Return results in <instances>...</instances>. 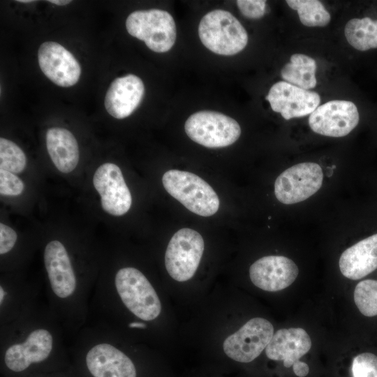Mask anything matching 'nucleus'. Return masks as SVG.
Segmentation results:
<instances>
[{
	"label": "nucleus",
	"instance_id": "nucleus-21",
	"mask_svg": "<svg viewBox=\"0 0 377 377\" xmlns=\"http://www.w3.org/2000/svg\"><path fill=\"white\" fill-rule=\"evenodd\" d=\"M344 34L348 44L358 52L377 50V17L365 15L349 20Z\"/></svg>",
	"mask_w": 377,
	"mask_h": 377
},
{
	"label": "nucleus",
	"instance_id": "nucleus-3",
	"mask_svg": "<svg viewBox=\"0 0 377 377\" xmlns=\"http://www.w3.org/2000/svg\"><path fill=\"white\" fill-rule=\"evenodd\" d=\"M115 287L126 308L137 317L149 321L156 318L161 304L154 288L138 269L124 267L116 274Z\"/></svg>",
	"mask_w": 377,
	"mask_h": 377
},
{
	"label": "nucleus",
	"instance_id": "nucleus-19",
	"mask_svg": "<svg viewBox=\"0 0 377 377\" xmlns=\"http://www.w3.org/2000/svg\"><path fill=\"white\" fill-rule=\"evenodd\" d=\"M339 264L342 274L352 280L362 279L377 269V233L346 249Z\"/></svg>",
	"mask_w": 377,
	"mask_h": 377
},
{
	"label": "nucleus",
	"instance_id": "nucleus-22",
	"mask_svg": "<svg viewBox=\"0 0 377 377\" xmlns=\"http://www.w3.org/2000/svg\"><path fill=\"white\" fill-rule=\"evenodd\" d=\"M317 65L316 61L304 54L291 55L290 61L281 70V76L285 82L304 89L309 90L316 86Z\"/></svg>",
	"mask_w": 377,
	"mask_h": 377
},
{
	"label": "nucleus",
	"instance_id": "nucleus-2",
	"mask_svg": "<svg viewBox=\"0 0 377 377\" xmlns=\"http://www.w3.org/2000/svg\"><path fill=\"white\" fill-rule=\"evenodd\" d=\"M162 182L171 196L199 216H212L219 208V198L214 190L192 172L170 170L163 175Z\"/></svg>",
	"mask_w": 377,
	"mask_h": 377
},
{
	"label": "nucleus",
	"instance_id": "nucleus-9",
	"mask_svg": "<svg viewBox=\"0 0 377 377\" xmlns=\"http://www.w3.org/2000/svg\"><path fill=\"white\" fill-rule=\"evenodd\" d=\"M360 114L352 101L333 100L319 105L309 117V125L316 133L333 138L349 134L359 124Z\"/></svg>",
	"mask_w": 377,
	"mask_h": 377
},
{
	"label": "nucleus",
	"instance_id": "nucleus-16",
	"mask_svg": "<svg viewBox=\"0 0 377 377\" xmlns=\"http://www.w3.org/2000/svg\"><path fill=\"white\" fill-rule=\"evenodd\" d=\"M86 363L94 377H136L131 360L109 343L92 347L87 354Z\"/></svg>",
	"mask_w": 377,
	"mask_h": 377
},
{
	"label": "nucleus",
	"instance_id": "nucleus-6",
	"mask_svg": "<svg viewBox=\"0 0 377 377\" xmlns=\"http://www.w3.org/2000/svg\"><path fill=\"white\" fill-rule=\"evenodd\" d=\"M205 248L204 240L197 231L184 228L170 239L165 253V265L169 275L182 282L195 274Z\"/></svg>",
	"mask_w": 377,
	"mask_h": 377
},
{
	"label": "nucleus",
	"instance_id": "nucleus-26",
	"mask_svg": "<svg viewBox=\"0 0 377 377\" xmlns=\"http://www.w3.org/2000/svg\"><path fill=\"white\" fill-rule=\"evenodd\" d=\"M353 377H377V356L363 353L355 356L352 362Z\"/></svg>",
	"mask_w": 377,
	"mask_h": 377
},
{
	"label": "nucleus",
	"instance_id": "nucleus-29",
	"mask_svg": "<svg viewBox=\"0 0 377 377\" xmlns=\"http://www.w3.org/2000/svg\"><path fill=\"white\" fill-rule=\"evenodd\" d=\"M17 235L10 227L0 223V253L1 255L9 252L14 246Z\"/></svg>",
	"mask_w": 377,
	"mask_h": 377
},
{
	"label": "nucleus",
	"instance_id": "nucleus-28",
	"mask_svg": "<svg viewBox=\"0 0 377 377\" xmlns=\"http://www.w3.org/2000/svg\"><path fill=\"white\" fill-rule=\"evenodd\" d=\"M236 3L241 13L249 19L261 18L266 12V1L238 0Z\"/></svg>",
	"mask_w": 377,
	"mask_h": 377
},
{
	"label": "nucleus",
	"instance_id": "nucleus-20",
	"mask_svg": "<svg viewBox=\"0 0 377 377\" xmlns=\"http://www.w3.org/2000/svg\"><path fill=\"white\" fill-rule=\"evenodd\" d=\"M46 146L55 167L63 173L72 172L79 162L77 142L68 130L54 127L46 132Z\"/></svg>",
	"mask_w": 377,
	"mask_h": 377
},
{
	"label": "nucleus",
	"instance_id": "nucleus-13",
	"mask_svg": "<svg viewBox=\"0 0 377 377\" xmlns=\"http://www.w3.org/2000/svg\"><path fill=\"white\" fill-rule=\"evenodd\" d=\"M298 273L296 264L283 256H264L254 262L249 268L252 283L258 288L269 292L286 288L295 281Z\"/></svg>",
	"mask_w": 377,
	"mask_h": 377
},
{
	"label": "nucleus",
	"instance_id": "nucleus-15",
	"mask_svg": "<svg viewBox=\"0 0 377 377\" xmlns=\"http://www.w3.org/2000/svg\"><path fill=\"white\" fill-rule=\"evenodd\" d=\"M52 343L53 339L49 331L45 329L35 330L23 343L8 347L4 356L5 364L15 372L22 371L31 364L47 358L52 349Z\"/></svg>",
	"mask_w": 377,
	"mask_h": 377
},
{
	"label": "nucleus",
	"instance_id": "nucleus-4",
	"mask_svg": "<svg viewBox=\"0 0 377 377\" xmlns=\"http://www.w3.org/2000/svg\"><path fill=\"white\" fill-rule=\"evenodd\" d=\"M128 33L143 40L151 50L163 53L169 51L176 40V25L172 16L160 9L136 10L126 20Z\"/></svg>",
	"mask_w": 377,
	"mask_h": 377
},
{
	"label": "nucleus",
	"instance_id": "nucleus-27",
	"mask_svg": "<svg viewBox=\"0 0 377 377\" xmlns=\"http://www.w3.org/2000/svg\"><path fill=\"white\" fill-rule=\"evenodd\" d=\"M24 184L14 173L0 169V193L15 196L22 193Z\"/></svg>",
	"mask_w": 377,
	"mask_h": 377
},
{
	"label": "nucleus",
	"instance_id": "nucleus-12",
	"mask_svg": "<svg viewBox=\"0 0 377 377\" xmlns=\"http://www.w3.org/2000/svg\"><path fill=\"white\" fill-rule=\"evenodd\" d=\"M38 61L44 75L58 86L71 87L80 79L79 62L71 52L56 42L47 41L40 45Z\"/></svg>",
	"mask_w": 377,
	"mask_h": 377
},
{
	"label": "nucleus",
	"instance_id": "nucleus-1",
	"mask_svg": "<svg viewBox=\"0 0 377 377\" xmlns=\"http://www.w3.org/2000/svg\"><path fill=\"white\" fill-rule=\"evenodd\" d=\"M202 43L217 54L234 55L244 49L248 34L239 21L230 12L216 9L203 16L198 26Z\"/></svg>",
	"mask_w": 377,
	"mask_h": 377
},
{
	"label": "nucleus",
	"instance_id": "nucleus-14",
	"mask_svg": "<svg viewBox=\"0 0 377 377\" xmlns=\"http://www.w3.org/2000/svg\"><path fill=\"white\" fill-rule=\"evenodd\" d=\"M145 94L142 80L133 74L114 79L105 97L107 112L116 119L131 115L141 103Z\"/></svg>",
	"mask_w": 377,
	"mask_h": 377
},
{
	"label": "nucleus",
	"instance_id": "nucleus-31",
	"mask_svg": "<svg viewBox=\"0 0 377 377\" xmlns=\"http://www.w3.org/2000/svg\"><path fill=\"white\" fill-rule=\"evenodd\" d=\"M128 326H129V327H131V328H142V329H145V328L147 327V325L145 323H140V322L131 323H129Z\"/></svg>",
	"mask_w": 377,
	"mask_h": 377
},
{
	"label": "nucleus",
	"instance_id": "nucleus-32",
	"mask_svg": "<svg viewBox=\"0 0 377 377\" xmlns=\"http://www.w3.org/2000/svg\"><path fill=\"white\" fill-rule=\"evenodd\" d=\"M48 2L52 3L53 4L58 5V6H64V5H67L69 3H71V1H69V0H48Z\"/></svg>",
	"mask_w": 377,
	"mask_h": 377
},
{
	"label": "nucleus",
	"instance_id": "nucleus-25",
	"mask_svg": "<svg viewBox=\"0 0 377 377\" xmlns=\"http://www.w3.org/2000/svg\"><path fill=\"white\" fill-rule=\"evenodd\" d=\"M27 164V157L15 142L0 138V169L13 173L22 172Z\"/></svg>",
	"mask_w": 377,
	"mask_h": 377
},
{
	"label": "nucleus",
	"instance_id": "nucleus-10",
	"mask_svg": "<svg viewBox=\"0 0 377 377\" xmlns=\"http://www.w3.org/2000/svg\"><path fill=\"white\" fill-rule=\"evenodd\" d=\"M93 184L101 196L103 209L114 216H121L130 209L131 192L121 169L112 163L98 168L93 177Z\"/></svg>",
	"mask_w": 377,
	"mask_h": 377
},
{
	"label": "nucleus",
	"instance_id": "nucleus-11",
	"mask_svg": "<svg viewBox=\"0 0 377 377\" xmlns=\"http://www.w3.org/2000/svg\"><path fill=\"white\" fill-rule=\"evenodd\" d=\"M265 98L272 110L280 113L286 120L310 115L320 103V96L317 92L285 81L274 84Z\"/></svg>",
	"mask_w": 377,
	"mask_h": 377
},
{
	"label": "nucleus",
	"instance_id": "nucleus-34",
	"mask_svg": "<svg viewBox=\"0 0 377 377\" xmlns=\"http://www.w3.org/2000/svg\"><path fill=\"white\" fill-rule=\"evenodd\" d=\"M16 1L20 2V3H31V2L34 1H32V0H17Z\"/></svg>",
	"mask_w": 377,
	"mask_h": 377
},
{
	"label": "nucleus",
	"instance_id": "nucleus-24",
	"mask_svg": "<svg viewBox=\"0 0 377 377\" xmlns=\"http://www.w3.org/2000/svg\"><path fill=\"white\" fill-rule=\"evenodd\" d=\"M354 301L364 316H377V281L366 279L358 283L354 290Z\"/></svg>",
	"mask_w": 377,
	"mask_h": 377
},
{
	"label": "nucleus",
	"instance_id": "nucleus-23",
	"mask_svg": "<svg viewBox=\"0 0 377 377\" xmlns=\"http://www.w3.org/2000/svg\"><path fill=\"white\" fill-rule=\"evenodd\" d=\"M288 6L297 10L300 22L309 27H323L331 20L329 12L318 0H287Z\"/></svg>",
	"mask_w": 377,
	"mask_h": 377
},
{
	"label": "nucleus",
	"instance_id": "nucleus-17",
	"mask_svg": "<svg viewBox=\"0 0 377 377\" xmlns=\"http://www.w3.org/2000/svg\"><path fill=\"white\" fill-rule=\"evenodd\" d=\"M44 263L51 288L60 298L71 296L75 290L76 279L68 252L60 242L53 240L47 244Z\"/></svg>",
	"mask_w": 377,
	"mask_h": 377
},
{
	"label": "nucleus",
	"instance_id": "nucleus-33",
	"mask_svg": "<svg viewBox=\"0 0 377 377\" xmlns=\"http://www.w3.org/2000/svg\"><path fill=\"white\" fill-rule=\"evenodd\" d=\"M5 295H6V292H5L4 289L2 288V286H1L0 287V302H1V304L3 302Z\"/></svg>",
	"mask_w": 377,
	"mask_h": 377
},
{
	"label": "nucleus",
	"instance_id": "nucleus-30",
	"mask_svg": "<svg viewBox=\"0 0 377 377\" xmlns=\"http://www.w3.org/2000/svg\"><path fill=\"white\" fill-rule=\"evenodd\" d=\"M293 371L298 377L306 376L309 371V366L304 362L297 361L293 365Z\"/></svg>",
	"mask_w": 377,
	"mask_h": 377
},
{
	"label": "nucleus",
	"instance_id": "nucleus-8",
	"mask_svg": "<svg viewBox=\"0 0 377 377\" xmlns=\"http://www.w3.org/2000/svg\"><path fill=\"white\" fill-rule=\"evenodd\" d=\"M274 335L272 323L263 318H253L226 339L223 351L230 358L248 363L258 357Z\"/></svg>",
	"mask_w": 377,
	"mask_h": 377
},
{
	"label": "nucleus",
	"instance_id": "nucleus-7",
	"mask_svg": "<svg viewBox=\"0 0 377 377\" xmlns=\"http://www.w3.org/2000/svg\"><path fill=\"white\" fill-rule=\"evenodd\" d=\"M323 173L315 163H301L284 170L274 183L276 199L286 205L305 200L321 187Z\"/></svg>",
	"mask_w": 377,
	"mask_h": 377
},
{
	"label": "nucleus",
	"instance_id": "nucleus-5",
	"mask_svg": "<svg viewBox=\"0 0 377 377\" xmlns=\"http://www.w3.org/2000/svg\"><path fill=\"white\" fill-rule=\"evenodd\" d=\"M184 129L193 141L208 148L229 146L241 135L239 124L234 119L210 110L191 114L185 122Z\"/></svg>",
	"mask_w": 377,
	"mask_h": 377
},
{
	"label": "nucleus",
	"instance_id": "nucleus-18",
	"mask_svg": "<svg viewBox=\"0 0 377 377\" xmlns=\"http://www.w3.org/2000/svg\"><path fill=\"white\" fill-rule=\"evenodd\" d=\"M311 347V340L302 328L281 329L274 334L265 348L267 357L283 361L288 368L306 354Z\"/></svg>",
	"mask_w": 377,
	"mask_h": 377
}]
</instances>
